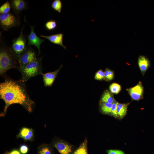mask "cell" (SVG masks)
<instances>
[{"label":"cell","mask_w":154,"mask_h":154,"mask_svg":"<svg viewBox=\"0 0 154 154\" xmlns=\"http://www.w3.org/2000/svg\"><path fill=\"white\" fill-rule=\"evenodd\" d=\"M17 61L13 57L10 48L3 43L1 42L0 47V75L3 76L6 72L10 69H17Z\"/></svg>","instance_id":"2"},{"label":"cell","mask_w":154,"mask_h":154,"mask_svg":"<svg viewBox=\"0 0 154 154\" xmlns=\"http://www.w3.org/2000/svg\"><path fill=\"white\" fill-rule=\"evenodd\" d=\"M33 131L32 129L23 127L20 130L17 137L19 138H21L25 141H28L33 139Z\"/></svg>","instance_id":"14"},{"label":"cell","mask_w":154,"mask_h":154,"mask_svg":"<svg viewBox=\"0 0 154 154\" xmlns=\"http://www.w3.org/2000/svg\"><path fill=\"white\" fill-rule=\"evenodd\" d=\"M23 28H22L19 37L13 40L12 45L10 48L12 54L17 63L21 55L27 48L26 38L23 34Z\"/></svg>","instance_id":"4"},{"label":"cell","mask_w":154,"mask_h":154,"mask_svg":"<svg viewBox=\"0 0 154 154\" xmlns=\"http://www.w3.org/2000/svg\"><path fill=\"white\" fill-rule=\"evenodd\" d=\"M114 77V72L110 70L109 72V76L108 81H110L112 80Z\"/></svg>","instance_id":"29"},{"label":"cell","mask_w":154,"mask_h":154,"mask_svg":"<svg viewBox=\"0 0 154 154\" xmlns=\"http://www.w3.org/2000/svg\"><path fill=\"white\" fill-rule=\"evenodd\" d=\"M129 104L118 103L117 108V113L118 117L120 118H123L126 115Z\"/></svg>","instance_id":"15"},{"label":"cell","mask_w":154,"mask_h":154,"mask_svg":"<svg viewBox=\"0 0 154 154\" xmlns=\"http://www.w3.org/2000/svg\"><path fill=\"white\" fill-rule=\"evenodd\" d=\"M62 4L60 0H55L52 3L51 7L55 11L60 13L61 12Z\"/></svg>","instance_id":"19"},{"label":"cell","mask_w":154,"mask_h":154,"mask_svg":"<svg viewBox=\"0 0 154 154\" xmlns=\"http://www.w3.org/2000/svg\"><path fill=\"white\" fill-rule=\"evenodd\" d=\"M127 91L133 100H139L143 97V87L140 82L135 86L127 89Z\"/></svg>","instance_id":"8"},{"label":"cell","mask_w":154,"mask_h":154,"mask_svg":"<svg viewBox=\"0 0 154 154\" xmlns=\"http://www.w3.org/2000/svg\"><path fill=\"white\" fill-rule=\"evenodd\" d=\"M28 24L31 27V31L30 34L27 35V38L28 40L27 44L28 46L33 45L36 46L38 49V56L40 53V45L45 40L41 39L37 36L34 31V26H31Z\"/></svg>","instance_id":"7"},{"label":"cell","mask_w":154,"mask_h":154,"mask_svg":"<svg viewBox=\"0 0 154 154\" xmlns=\"http://www.w3.org/2000/svg\"><path fill=\"white\" fill-rule=\"evenodd\" d=\"M11 8L14 13L18 15L27 8V3L23 0H12L9 1Z\"/></svg>","instance_id":"10"},{"label":"cell","mask_w":154,"mask_h":154,"mask_svg":"<svg viewBox=\"0 0 154 154\" xmlns=\"http://www.w3.org/2000/svg\"><path fill=\"white\" fill-rule=\"evenodd\" d=\"M121 89V86L117 83H113L109 87L110 92L113 94H117L120 91Z\"/></svg>","instance_id":"20"},{"label":"cell","mask_w":154,"mask_h":154,"mask_svg":"<svg viewBox=\"0 0 154 154\" xmlns=\"http://www.w3.org/2000/svg\"><path fill=\"white\" fill-rule=\"evenodd\" d=\"M37 59L35 52L30 47H27L26 50L19 58L17 62L18 69L35 61Z\"/></svg>","instance_id":"6"},{"label":"cell","mask_w":154,"mask_h":154,"mask_svg":"<svg viewBox=\"0 0 154 154\" xmlns=\"http://www.w3.org/2000/svg\"><path fill=\"white\" fill-rule=\"evenodd\" d=\"M38 154H52L51 149L48 146L44 145L39 149Z\"/></svg>","instance_id":"21"},{"label":"cell","mask_w":154,"mask_h":154,"mask_svg":"<svg viewBox=\"0 0 154 154\" xmlns=\"http://www.w3.org/2000/svg\"><path fill=\"white\" fill-rule=\"evenodd\" d=\"M110 70L108 68H106L104 72V79L108 81Z\"/></svg>","instance_id":"28"},{"label":"cell","mask_w":154,"mask_h":154,"mask_svg":"<svg viewBox=\"0 0 154 154\" xmlns=\"http://www.w3.org/2000/svg\"><path fill=\"white\" fill-rule=\"evenodd\" d=\"M40 36L48 39L51 43L62 46L65 50L66 49V46L63 44V35L62 33L49 36L40 35Z\"/></svg>","instance_id":"12"},{"label":"cell","mask_w":154,"mask_h":154,"mask_svg":"<svg viewBox=\"0 0 154 154\" xmlns=\"http://www.w3.org/2000/svg\"><path fill=\"white\" fill-rule=\"evenodd\" d=\"M4 81L0 84V98L5 102L3 114H5L9 106L19 104L31 112L34 102L28 94L25 82L21 79L14 80L5 75Z\"/></svg>","instance_id":"1"},{"label":"cell","mask_w":154,"mask_h":154,"mask_svg":"<svg viewBox=\"0 0 154 154\" xmlns=\"http://www.w3.org/2000/svg\"><path fill=\"white\" fill-rule=\"evenodd\" d=\"M118 102L116 100L112 104L111 110V115L116 118L118 117L117 113V108Z\"/></svg>","instance_id":"24"},{"label":"cell","mask_w":154,"mask_h":154,"mask_svg":"<svg viewBox=\"0 0 154 154\" xmlns=\"http://www.w3.org/2000/svg\"><path fill=\"white\" fill-rule=\"evenodd\" d=\"M112 103H102L101 110L104 114H111Z\"/></svg>","instance_id":"18"},{"label":"cell","mask_w":154,"mask_h":154,"mask_svg":"<svg viewBox=\"0 0 154 154\" xmlns=\"http://www.w3.org/2000/svg\"><path fill=\"white\" fill-rule=\"evenodd\" d=\"M107 152L108 154H125L122 151L118 150H108Z\"/></svg>","instance_id":"26"},{"label":"cell","mask_w":154,"mask_h":154,"mask_svg":"<svg viewBox=\"0 0 154 154\" xmlns=\"http://www.w3.org/2000/svg\"><path fill=\"white\" fill-rule=\"evenodd\" d=\"M28 147L26 145H22L20 147V151L23 154H26L27 153L28 151Z\"/></svg>","instance_id":"27"},{"label":"cell","mask_w":154,"mask_h":154,"mask_svg":"<svg viewBox=\"0 0 154 154\" xmlns=\"http://www.w3.org/2000/svg\"><path fill=\"white\" fill-rule=\"evenodd\" d=\"M138 64L143 75H144L150 66L149 59L143 55L139 56L138 58Z\"/></svg>","instance_id":"13"},{"label":"cell","mask_w":154,"mask_h":154,"mask_svg":"<svg viewBox=\"0 0 154 154\" xmlns=\"http://www.w3.org/2000/svg\"><path fill=\"white\" fill-rule=\"evenodd\" d=\"M4 154H21L19 151L15 150H13L11 152H7L5 153Z\"/></svg>","instance_id":"30"},{"label":"cell","mask_w":154,"mask_h":154,"mask_svg":"<svg viewBox=\"0 0 154 154\" xmlns=\"http://www.w3.org/2000/svg\"><path fill=\"white\" fill-rule=\"evenodd\" d=\"M115 101L112 93L107 90L104 92L101 99V103L113 104Z\"/></svg>","instance_id":"16"},{"label":"cell","mask_w":154,"mask_h":154,"mask_svg":"<svg viewBox=\"0 0 154 154\" xmlns=\"http://www.w3.org/2000/svg\"><path fill=\"white\" fill-rule=\"evenodd\" d=\"M11 12L0 15V24L1 28L4 31L19 26L20 24L19 17Z\"/></svg>","instance_id":"5"},{"label":"cell","mask_w":154,"mask_h":154,"mask_svg":"<svg viewBox=\"0 0 154 154\" xmlns=\"http://www.w3.org/2000/svg\"><path fill=\"white\" fill-rule=\"evenodd\" d=\"M73 154H88L87 151V141L85 139Z\"/></svg>","instance_id":"17"},{"label":"cell","mask_w":154,"mask_h":154,"mask_svg":"<svg viewBox=\"0 0 154 154\" xmlns=\"http://www.w3.org/2000/svg\"><path fill=\"white\" fill-rule=\"evenodd\" d=\"M56 22L53 20H50L48 21L45 25V28L48 31L54 30L56 28Z\"/></svg>","instance_id":"22"},{"label":"cell","mask_w":154,"mask_h":154,"mask_svg":"<svg viewBox=\"0 0 154 154\" xmlns=\"http://www.w3.org/2000/svg\"><path fill=\"white\" fill-rule=\"evenodd\" d=\"M54 145L60 154H71L72 152V146L62 140L56 142Z\"/></svg>","instance_id":"9"},{"label":"cell","mask_w":154,"mask_h":154,"mask_svg":"<svg viewBox=\"0 0 154 154\" xmlns=\"http://www.w3.org/2000/svg\"><path fill=\"white\" fill-rule=\"evenodd\" d=\"M95 79L101 80L104 79V72L102 70H100L97 72L95 76Z\"/></svg>","instance_id":"25"},{"label":"cell","mask_w":154,"mask_h":154,"mask_svg":"<svg viewBox=\"0 0 154 154\" xmlns=\"http://www.w3.org/2000/svg\"><path fill=\"white\" fill-rule=\"evenodd\" d=\"M42 59V57L37 58L24 66L19 68L18 69L21 74V79L25 82L36 76L42 75L43 73Z\"/></svg>","instance_id":"3"},{"label":"cell","mask_w":154,"mask_h":154,"mask_svg":"<svg viewBox=\"0 0 154 154\" xmlns=\"http://www.w3.org/2000/svg\"><path fill=\"white\" fill-rule=\"evenodd\" d=\"M60 65L59 69L54 71L48 72L45 74L42 73L43 81L44 86L46 87L51 86L53 84L60 70L62 68Z\"/></svg>","instance_id":"11"},{"label":"cell","mask_w":154,"mask_h":154,"mask_svg":"<svg viewBox=\"0 0 154 154\" xmlns=\"http://www.w3.org/2000/svg\"><path fill=\"white\" fill-rule=\"evenodd\" d=\"M11 8L10 4L8 1L3 4L0 8V14L9 13Z\"/></svg>","instance_id":"23"}]
</instances>
